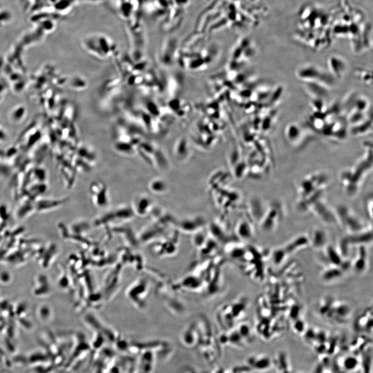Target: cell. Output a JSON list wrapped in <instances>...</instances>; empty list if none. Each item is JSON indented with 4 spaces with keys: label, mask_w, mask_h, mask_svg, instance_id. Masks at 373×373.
Listing matches in <instances>:
<instances>
[{
    "label": "cell",
    "mask_w": 373,
    "mask_h": 373,
    "mask_svg": "<svg viewBox=\"0 0 373 373\" xmlns=\"http://www.w3.org/2000/svg\"><path fill=\"white\" fill-rule=\"evenodd\" d=\"M365 151L353 167L345 170L340 176L341 184L350 196L355 195L360 189L366 177L372 168V145L365 144Z\"/></svg>",
    "instance_id": "6da1fadb"
},
{
    "label": "cell",
    "mask_w": 373,
    "mask_h": 373,
    "mask_svg": "<svg viewBox=\"0 0 373 373\" xmlns=\"http://www.w3.org/2000/svg\"><path fill=\"white\" fill-rule=\"evenodd\" d=\"M81 45L90 54L101 59H107L117 49L113 39L101 33L85 36L81 40Z\"/></svg>",
    "instance_id": "7a4b0ae2"
},
{
    "label": "cell",
    "mask_w": 373,
    "mask_h": 373,
    "mask_svg": "<svg viewBox=\"0 0 373 373\" xmlns=\"http://www.w3.org/2000/svg\"><path fill=\"white\" fill-rule=\"evenodd\" d=\"M328 182L327 175L321 172H314L305 177L298 186L299 201L323 195Z\"/></svg>",
    "instance_id": "3957f363"
},
{
    "label": "cell",
    "mask_w": 373,
    "mask_h": 373,
    "mask_svg": "<svg viewBox=\"0 0 373 373\" xmlns=\"http://www.w3.org/2000/svg\"><path fill=\"white\" fill-rule=\"evenodd\" d=\"M135 215L130 205H120L95 220V226H107L128 222L133 220Z\"/></svg>",
    "instance_id": "277c9868"
},
{
    "label": "cell",
    "mask_w": 373,
    "mask_h": 373,
    "mask_svg": "<svg viewBox=\"0 0 373 373\" xmlns=\"http://www.w3.org/2000/svg\"><path fill=\"white\" fill-rule=\"evenodd\" d=\"M336 214L337 222L350 235L360 232L367 227L346 206L338 207Z\"/></svg>",
    "instance_id": "5b68a950"
},
{
    "label": "cell",
    "mask_w": 373,
    "mask_h": 373,
    "mask_svg": "<svg viewBox=\"0 0 373 373\" xmlns=\"http://www.w3.org/2000/svg\"><path fill=\"white\" fill-rule=\"evenodd\" d=\"M90 194L92 203L97 209L104 210L108 206L109 204L108 188L102 181L96 180L91 184Z\"/></svg>",
    "instance_id": "8992f818"
},
{
    "label": "cell",
    "mask_w": 373,
    "mask_h": 373,
    "mask_svg": "<svg viewBox=\"0 0 373 373\" xmlns=\"http://www.w3.org/2000/svg\"><path fill=\"white\" fill-rule=\"evenodd\" d=\"M130 206L135 216L145 218L152 213L153 201L149 195L141 193L134 198Z\"/></svg>",
    "instance_id": "52a82bcc"
},
{
    "label": "cell",
    "mask_w": 373,
    "mask_h": 373,
    "mask_svg": "<svg viewBox=\"0 0 373 373\" xmlns=\"http://www.w3.org/2000/svg\"><path fill=\"white\" fill-rule=\"evenodd\" d=\"M266 221L267 229L273 230L279 224L282 219V211L280 204L275 203L270 207L267 213Z\"/></svg>",
    "instance_id": "ba28073f"
},
{
    "label": "cell",
    "mask_w": 373,
    "mask_h": 373,
    "mask_svg": "<svg viewBox=\"0 0 373 373\" xmlns=\"http://www.w3.org/2000/svg\"><path fill=\"white\" fill-rule=\"evenodd\" d=\"M322 73L314 66L307 65L301 68L297 74L299 78L308 82L319 80Z\"/></svg>",
    "instance_id": "9c48e42d"
},
{
    "label": "cell",
    "mask_w": 373,
    "mask_h": 373,
    "mask_svg": "<svg viewBox=\"0 0 373 373\" xmlns=\"http://www.w3.org/2000/svg\"><path fill=\"white\" fill-rule=\"evenodd\" d=\"M329 68L333 74L338 77H342L346 71L345 62L341 58L333 56L328 60Z\"/></svg>",
    "instance_id": "30bf717a"
},
{
    "label": "cell",
    "mask_w": 373,
    "mask_h": 373,
    "mask_svg": "<svg viewBox=\"0 0 373 373\" xmlns=\"http://www.w3.org/2000/svg\"><path fill=\"white\" fill-rule=\"evenodd\" d=\"M327 235L324 230L321 228H315L309 237L310 242L316 248L322 247L326 242Z\"/></svg>",
    "instance_id": "8fae6325"
},
{
    "label": "cell",
    "mask_w": 373,
    "mask_h": 373,
    "mask_svg": "<svg viewBox=\"0 0 373 373\" xmlns=\"http://www.w3.org/2000/svg\"><path fill=\"white\" fill-rule=\"evenodd\" d=\"M248 365H250L253 369L264 370L270 368L271 361L269 358L265 356H256L248 359Z\"/></svg>",
    "instance_id": "7c38bea8"
},
{
    "label": "cell",
    "mask_w": 373,
    "mask_h": 373,
    "mask_svg": "<svg viewBox=\"0 0 373 373\" xmlns=\"http://www.w3.org/2000/svg\"><path fill=\"white\" fill-rule=\"evenodd\" d=\"M301 128L297 124L292 123L287 126L285 131L286 137L289 142L297 143L301 136Z\"/></svg>",
    "instance_id": "4fadbf2b"
},
{
    "label": "cell",
    "mask_w": 373,
    "mask_h": 373,
    "mask_svg": "<svg viewBox=\"0 0 373 373\" xmlns=\"http://www.w3.org/2000/svg\"><path fill=\"white\" fill-rule=\"evenodd\" d=\"M148 189L153 193H162L166 190V185L162 180L155 179L149 183Z\"/></svg>",
    "instance_id": "5bb4252c"
},
{
    "label": "cell",
    "mask_w": 373,
    "mask_h": 373,
    "mask_svg": "<svg viewBox=\"0 0 373 373\" xmlns=\"http://www.w3.org/2000/svg\"><path fill=\"white\" fill-rule=\"evenodd\" d=\"M307 83L309 91L319 98L324 97L327 95L326 89L323 87V84H319V83L315 82V81Z\"/></svg>",
    "instance_id": "9a60e30c"
},
{
    "label": "cell",
    "mask_w": 373,
    "mask_h": 373,
    "mask_svg": "<svg viewBox=\"0 0 373 373\" xmlns=\"http://www.w3.org/2000/svg\"><path fill=\"white\" fill-rule=\"evenodd\" d=\"M371 124H369V121L365 122H362L358 125L355 126L354 129L352 130V135L354 136H362L364 135L369 132V129L371 130V128H369Z\"/></svg>",
    "instance_id": "2e32d148"
},
{
    "label": "cell",
    "mask_w": 373,
    "mask_h": 373,
    "mask_svg": "<svg viewBox=\"0 0 373 373\" xmlns=\"http://www.w3.org/2000/svg\"><path fill=\"white\" fill-rule=\"evenodd\" d=\"M364 119V113L356 111V112L352 113L351 116L349 117V122L353 124V125L356 126L358 124L363 122V119Z\"/></svg>",
    "instance_id": "e0dca14e"
},
{
    "label": "cell",
    "mask_w": 373,
    "mask_h": 373,
    "mask_svg": "<svg viewBox=\"0 0 373 373\" xmlns=\"http://www.w3.org/2000/svg\"><path fill=\"white\" fill-rule=\"evenodd\" d=\"M358 364V361L356 358L350 356L345 359L344 363V367L346 369L352 370L354 369Z\"/></svg>",
    "instance_id": "ac0fdd59"
},
{
    "label": "cell",
    "mask_w": 373,
    "mask_h": 373,
    "mask_svg": "<svg viewBox=\"0 0 373 373\" xmlns=\"http://www.w3.org/2000/svg\"><path fill=\"white\" fill-rule=\"evenodd\" d=\"M372 198L371 196L370 197L367 198L365 204V210L368 219L370 221H371L372 219Z\"/></svg>",
    "instance_id": "d6986e66"
},
{
    "label": "cell",
    "mask_w": 373,
    "mask_h": 373,
    "mask_svg": "<svg viewBox=\"0 0 373 373\" xmlns=\"http://www.w3.org/2000/svg\"><path fill=\"white\" fill-rule=\"evenodd\" d=\"M367 102L363 99H358L356 103H355V106L356 111L364 113V111L367 107Z\"/></svg>",
    "instance_id": "ffe728a7"
},
{
    "label": "cell",
    "mask_w": 373,
    "mask_h": 373,
    "mask_svg": "<svg viewBox=\"0 0 373 373\" xmlns=\"http://www.w3.org/2000/svg\"><path fill=\"white\" fill-rule=\"evenodd\" d=\"M103 0H74L75 4L78 3H88V4H99L102 2Z\"/></svg>",
    "instance_id": "44dd1931"
}]
</instances>
